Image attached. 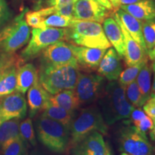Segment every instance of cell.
I'll list each match as a JSON object with an SVG mask.
<instances>
[{
  "instance_id": "681fc988",
  "label": "cell",
  "mask_w": 155,
  "mask_h": 155,
  "mask_svg": "<svg viewBox=\"0 0 155 155\" xmlns=\"http://www.w3.org/2000/svg\"><path fill=\"white\" fill-rule=\"evenodd\" d=\"M2 120H1V119H0V124H1V123H2Z\"/></svg>"
},
{
  "instance_id": "277c9868",
  "label": "cell",
  "mask_w": 155,
  "mask_h": 155,
  "mask_svg": "<svg viewBox=\"0 0 155 155\" xmlns=\"http://www.w3.org/2000/svg\"><path fill=\"white\" fill-rule=\"evenodd\" d=\"M95 131L106 135L108 125L104 121L100 109L96 106H89L75 114L70 127V147H74Z\"/></svg>"
},
{
  "instance_id": "f35d334b",
  "label": "cell",
  "mask_w": 155,
  "mask_h": 155,
  "mask_svg": "<svg viewBox=\"0 0 155 155\" xmlns=\"http://www.w3.org/2000/svg\"><path fill=\"white\" fill-rule=\"evenodd\" d=\"M141 0H114L113 6L115 8H119L121 5H129L137 3Z\"/></svg>"
},
{
  "instance_id": "4dcf8cb0",
  "label": "cell",
  "mask_w": 155,
  "mask_h": 155,
  "mask_svg": "<svg viewBox=\"0 0 155 155\" xmlns=\"http://www.w3.org/2000/svg\"><path fill=\"white\" fill-rule=\"evenodd\" d=\"M126 96L133 107L141 108L144 104L140 89L136 80L126 86Z\"/></svg>"
},
{
  "instance_id": "d6986e66",
  "label": "cell",
  "mask_w": 155,
  "mask_h": 155,
  "mask_svg": "<svg viewBox=\"0 0 155 155\" xmlns=\"http://www.w3.org/2000/svg\"><path fill=\"white\" fill-rule=\"evenodd\" d=\"M116 14L122 22L126 30L134 40L147 53L142 32V22L121 9H118Z\"/></svg>"
},
{
  "instance_id": "f546056e",
  "label": "cell",
  "mask_w": 155,
  "mask_h": 155,
  "mask_svg": "<svg viewBox=\"0 0 155 155\" xmlns=\"http://www.w3.org/2000/svg\"><path fill=\"white\" fill-rule=\"evenodd\" d=\"M147 59H148V58H147L141 63L135 65H132V66H128L125 70L122 71L119 77V79H118L120 84L126 87L129 84H130L131 82H133L134 81H135L139 71L142 68L143 65H144Z\"/></svg>"
},
{
  "instance_id": "7a4b0ae2",
  "label": "cell",
  "mask_w": 155,
  "mask_h": 155,
  "mask_svg": "<svg viewBox=\"0 0 155 155\" xmlns=\"http://www.w3.org/2000/svg\"><path fill=\"white\" fill-rule=\"evenodd\" d=\"M80 73L78 67L71 65H40L39 82L54 95L64 90H74Z\"/></svg>"
},
{
  "instance_id": "30bf717a",
  "label": "cell",
  "mask_w": 155,
  "mask_h": 155,
  "mask_svg": "<svg viewBox=\"0 0 155 155\" xmlns=\"http://www.w3.org/2000/svg\"><path fill=\"white\" fill-rule=\"evenodd\" d=\"M113 9L109 0H78L74 4L73 18L101 24Z\"/></svg>"
},
{
  "instance_id": "7bdbcfd3",
  "label": "cell",
  "mask_w": 155,
  "mask_h": 155,
  "mask_svg": "<svg viewBox=\"0 0 155 155\" xmlns=\"http://www.w3.org/2000/svg\"><path fill=\"white\" fill-rule=\"evenodd\" d=\"M106 155H113L112 154V152H111V150H110L109 146L108 147V150H107V152H106Z\"/></svg>"
},
{
  "instance_id": "ab89813d",
  "label": "cell",
  "mask_w": 155,
  "mask_h": 155,
  "mask_svg": "<svg viewBox=\"0 0 155 155\" xmlns=\"http://www.w3.org/2000/svg\"><path fill=\"white\" fill-rule=\"evenodd\" d=\"M147 55L149 56V58H150L152 62L155 61V45L152 50H150V51L147 53Z\"/></svg>"
},
{
  "instance_id": "f1b7e54d",
  "label": "cell",
  "mask_w": 155,
  "mask_h": 155,
  "mask_svg": "<svg viewBox=\"0 0 155 155\" xmlns=\"http://www.w3.org/2000/svg\"><path fill=\"white\" fill-rule=\"evenodd\" d=\"M19 135L26 144L36 146L37 141L33 124L30 117L27 118L19 124Z\"/></svg>"
},
{
  "instance_id": "d6a6232c",
  "label": "cell",
  "mask_w": 155,
  "mask_h": 155,
  "mask_svg": "<svg viewBox=\"0 0 155 155\" xmlns=\"http://www.w3.org/2000/svg\"><path fill=\"white\" fill-rule=\"evenodd\" d=\"M23 62L20 57L15 55V53H0V73L4 70L13 65L21 66L23 65Z\"/></svg>"
},
{
  "instance_id": "8992f818",
  "label": "cell",
  "mask_w": 155,
  "mask_h": 155,
  "mask_svg": "<svg viewBox=\"0 0 155 155\" xmlns=\"http://www.w3.org/2000/svg\"><path fill=\"white\" fill-rule=\"evenodd\" d=\"M25 8L12 22L0 30V53L12 54L28 43L30 29L25 19Z\"/></svg>"
},
{
  "instance_id": "7dc6e473",
  "label": "cell",
  "mask_w": 155,
  "mask_h": 155,
  "mask_svg": "<svg viewBox=\"0 0 155 155\" xmlns=\"http://www.w3.org/2000/svg\"><path fill=\"white\" fill-rule=\"evenodd\" d=\"M110 2H111L112 3V5H113V2H114V0H109Z\"/></svg>"
},
{
  "instance_id": "603a6c76",
  "label": "cell",
  "mask_w": 155,
  "mask_h": 155,
  "mask_svg": "<svg viewBox=\"0 0 155 155\" xmlns=\"http://www.w3.org/2000/svg\"><path fill=\"white\" fill-rule=\"evenodd\" d=\"M75 114V112L68 111L65 108L54 105L50 102L43 110L42 116L60 122L70 129Z\"/></svg>"
},
{
  "instance_id": "8fae6325",
  "label": "cell",
  "mask_w": 155,
  "mask_h": 155,
  "mask_svg": "<svg viewBox=\"0 0 155 155\" xmlns=\"http://www.w3.org/2000/svg\"><path fill=\"white\" fill-rule=\"evenodd\" d=\"M40 61V65H71L79 68L71 44L63 41L55 42L45 48L41 53Z\"/></svg>"
},
{
  "instance_id": "c3c4849f",
  "label": "cell",
  "mask_w": 155,
  "mask_h": 155,
  "mask_svg": "<svg viewBox=\"0 0 155 155\" xmlns=\"http://www.w3.org/2000/svg\"><path fill=\"white\" fill-rule=\"evenodd\" d=\"M24 155H29V154H28V152H27L26 153H25V154Z\"/></svg>"
},
{
  "instance_id": "83f0119b",
  "label": "cell",
  "mask_w": 155,
  "mask_h": 155,
  "mask_svg": "<svg viewBox=\"0 0 155 155\" xmlns=\"http://www.w3.org/2000/svg\"><path fill=\"white\" fill-rule=\"evenodd\" d=\"M72 17L64 16L53 14L45 17L42 22V28L45 27H53L58 28H69L74 20Z\"/></svg>"
},
{
  "instance_id": "52a82bcc",
  "label": "cell",
  "mask_w": 155,
  "mask_h": 155,
  "mask_svg": "<svg viewBox=\"0 0 155 155\" xmlns=\"http://www.w3.org/2000/svg\"><path fill=\"white\" fill-rule=\"evenodd\" d=\"M65 40H66V28H32L31 39L19 57L25 63L41 54L48 46Z\"/></svg>"
},
{
  "instance_id": "ee69618b",
  "label": "cell",
  "mask_w": 155,
  "mask_h": 155,
  "mask_svg": "<svg viewBox=\"0 0 155 155\" xmlns=\"http://www.w3.org/2000/svg\"><path fill=\"white\" fill-rule=\"evenodd\" d=\"M152 71L155 72V61H153L152 63Z\"/></svg>"
},
{
  "instance_id": "836d02e7",
  "label": "cell",
  "mask_w": 155,
  "mask_h": 155,
  "mask_svg": "<svg viewBox=\"0 0 155 155\" xmlns=\"http://www.w3.org/2000/svg\"><path fill=\"white\" fill-rule=\"evenodd\" d=\"M136 129L143 134H148L154 127V121L150 116H146L139 121L133 124Z\"/></svg>"
},
{
  "instance_id": "cb8c5ba5",
  "label": "cell",
  "mask_w": 155,
  "mask_h": 155,
  "mask_svg": "<svg viewBox=\"0 0 155 155\" xmlns=\"http://www.w3.org/2000/svg\"><path fill=\"white\" fill-rule=\"evenodd\" d=\"M152 73V64L149 63L148 59H147L144 65H143L142 68L139 71L137 78H136V81H137L139 88L140 89L141 96H142L143 101L144 103L151 96Z\"/></svg>"
},
{
  "instance_id": "7402d4cb",
  "label": "cell",
  "mask_w": 155,
  "mask_h": 155,
  "mask_svg": "<svg viewBox=\"0 0 155 155\" xmlns=\"http://www.w3.org/2000/svg\"><path fill=\"white\" fill-rule=\"evenodd\" d=\"M50 102L70 111L75 112L81 107L74 90H64L56 94L50 95Z\"/></svg>"
},
{
  "instance_id": "d4e9b609",
  "label": "cell",
  "mask_w": 155,
  "mask_h": 155,
  "mask_svg": "<svg viewBox=\"0 0 155 155\" xmlns=\"http://www.w3.org/2000/svg\"><path fill=\"white\" fill-rule=\"evenodd\" d=\"M18 66L13 65L0 73V98L16 91Z\"/></svg>"
},
{
  "instance_id": "2e32d148",
  "label": "cell",
  "mask_w": 155,
  "mask_h": 155,
  "mask_svg": "<svg viewBox=\"0 0 155 155\" xmlns=\"http://www.w3.org/2000/svg\"><path fill=\"white\" fill-rule=\"evenodd\" d=\"M114 17L119 23L124 37L125 55L124 58L126 64L128 66H132L142 62L147 58V53L129 35L116 13Z\"/></svg>"
},
{
  "instance_id": "9a60e30c",
  "label": "cell",
  "mask_w": 155,
  "mask_h": 155,
  "mask_svg": "<svg viewBox=\"0 0 155 155\" xmlns=\"http://www.w3.org/2000/svg\"><path fill=\"white\" fill-rule=\"evenodd\" d=\"M121 57L114 48H108L98 65V74L108 81H117L122 71Z\"/></svg>"
},
{
  "instance_id": "7c38bea8",
  "label": "cell",
  "mask_w": 155,
  "mask_h": 155,
  "mask_svg": "<svg viewBox=\"0 0 155 155\" xmlns=\"http://www.w3.org/2000/svg\"><path fill=\"white\" fill-rule=\"evenodd\" d=\"M27 111L26 99L21 93L15 91L0 98V119L2 122L15 118L24 119Z\"/></svg>"
},
{
  "instance_id": "e575fe53",
  "label": "cell",
  "mask_w": 155,
  "mask_h": 155,
  "mask_svg": "<svg viewBox=\"0 0 155 155\" xmlns=\"http://www.w3.org/2000/svg\"><path fill=\"white\" fill-rule=\"evenodd\" d=\"M25 21L29 27L32 28H42V22L45 19L37 12L28 11L25 15Z\"/></svg>"
},
{
  "instance_id": "9c48e42d",
  "label": "cell",
  "mask_w": 155,
  "mask_h": 155,
  "mask_svg": "<svg viewBox=\"0 0 155 155\" xmlns=\"http://www.w3.org/2000/svg\"><path fill=\"white\" fill-rule=\"evenodd\" d=\"M106 85L102 75L80 73L74 89L80 106L91 104L98 99Z\"/></svg>"
},
{
  "instance_id": "1f68e13d",
  "label": "cell",
  "mask_w": 155,
  "mask_h": 155,
  "mask_svg": "<svg viewBox=\"0 0 155 155\" xmlns=\"http://www.w3.org/2000/svg\"><path fill=\"white\" fill-rule=\"evenodd\" d=\"M142 32L148 53L155 45V19L142 22Z\"/></svg>"
},
{
  "instance_id": "bcb514c9",
  "label": "cell",
  "mask_w": 155,
  "mask_h": 155,
  "mask_svg": "<svg viewBox=\"0 0 155 155\" xmlns=\"http://www.w3.org/2000/svg\"><path fill=\"white\" fill-rule=\"evenodd\" d=\"M120 155H131V154H128V153H126V152H121V154H120Z\"/></svg>"
},
{
  "instance_id": "44dd1931",
  "label": "cell",
  "mask_w": 155,
  "mask_h": 155,
  "mask_svg": "<svg viewBox=\"0 0 155 155\" xmlns=\"http://www.w3.org/2000/svg\"><path fill=\"white\" fill-rule=\"evenodd\" d=\"M39 81L38 71L32 63H26L17 69L16 91L25 94L35 83Z\"/></svg>"
},
{
  "instance_id": "b9f144b4",
  "label": "cell",
  "mask_w": 155,
  "mask_h": 155,
  "mask_svg": "<svg viewBox=\"0 0 155 155\" xmlns=\"http://www.w3.org/2000/svg\"><path fill=\"white\" fill-rule=\"evenodd\" d=\"M154 73V79H153V83L152 86V91H151V96H155V72L153 71Z\"/></svg>"
},
{
  "instance_id": "5bb4252c",
  "label": "cell",
  "mask_w": 155,
  "mask_h": 155,
  "mask_svg": "<svg viewBox=\"0 0 155 155\" xmlns=\"http://www.w3.org/2000/svg\"><path fill=\"white\" fill-rule=\"evenodd\" d=\"M108 145L105 143L102 134H91L72 147L73 155H106Z\"/></svg>"
},
{
  "instance_id": "d590c367",
  "label": "cell",
  "mask_w": 155,
  "mask_h": 155,
  "mask_svg": "<svg viewBox=\"0 0 155 155\" xmlns=\"http://www.w3.org/2000/svg\"><path fill=\"white\" fill-rule=\"evenodd\" d=\"M12 11L6 0H0V28L12 17Z\"/></svg>"
},
{
  "instance_id": "f6af8a7d",
  "label": "cell",
  "mask_w": 155,
  "mask_h": 155,
  "mask_svg": "<svg viewBox=\"0 0 155 155\" xmlns=\"http://www.w3.org/2000/svg\"><path fill=\"white\" fill-rule=\"evenodd\" d=\"M30 155H41L40 153H38V152H35V151H33L32 153H31Z\"/></svg>"
},
{
  "instance_id": "6da1fadb",
  "label": "cell",
  "mask_w": 155,
  "mask_h": 155,
  "mask_svg": "<svg viewBox=\"0 0 155 155\" xmlns=\"http://www.w3.org/2000/svg\"><path fill=\"white\" fill-rule=\"evenodd\" d=\"M101 112L106 124L113 125L121 120L129 119L134 107L127 100L126 87L119 81H109L98 98Z\"/></svg>"
},
{
  "instance_id": "e0dca14e",
  "label": "cell",
  "mask_w": 155,
  "mask_h": 155,
  "mask_svg": "<svg viewBox=\"0 0 155 155\" xmlns=\"http://www.w3.org/2000/svg\"><path fill=\"white\" fill-rule=\"evenodd\" d=\"M50 94L45 89L39 81L29 88L28 103L30 118L34 117L38 112L43 111L50 103Z\"/></svg>"
},
{
  "instance_id": "8d00e7d4",
  "label": "cell",
  "mask_w": 155,
  "mask_h": 155,
  "mask_svg": "<svg viewBox=\"0 0 155 155\" xmlns=\"http://www.w3.org/2000/svg\"><path fill=\"white\" fill-rule=\"evenodd\" d=\"M142 109L147 116L155 121V96H151L150 98L142 106Z\"/></svg>"
},
{
  "instance_id": "4316f807",
  "label": "cell",
  "mask_w": 155,
  "mask_h": 155,
  "mask_svg": "<svg viewBox=\"0 0 155 155\" xmlns=\"http://www.w3.org/2000/svg\"><path fill=\"white\" fill-rule=\"evenodd\" d=\"M27 152L26 143L19 137L6 143L0 149V155H24Z\"/></svg>"
},
{
  "instance_id": "484cf974",
  "label": "cell",
  "mask_w": 155,
  "mask_h": 155,
  "mask_svg": "<svg viewBox=\"0 0 155 155\" xmlns=\"http://www.w3.org/2000/svg\"><path fill=\"white\" fill-rule=\"evenodd\" d=\"M19 119H12L2 122L0 124V149L8 141L12 140L19 135Z\"/></svg>"
},
{
  "instance_id": "4fadbf2b",
  "label": "cell",
  "mask_w": 155,
  "mask_h": 155,
  "mask_svg": "<svg viewBox=\"0 0 155 155\" xmlns=\"http://www.w3.org/2000/svg\"><path fill=\"white\" fill-rule=\"evenodd\" d=\"M71 48L76 58L79 69L85 72L96 71L106 52V49L83 47L73 44H71Z\"/></svg>"
},
{
  "instance_id": "3957f363",
  "label": "cell",
  "mask_w": 155,
  "mask_h": 155,
  "mask_svg": "<svg viewBox=\"0 0 155 155\" xmlns=\"http://www.w3.org/2000/svg\"><path fill=\"white\" fill-rule=\"evenodd\" d=\"M66 40L71 44L88 48L108 49L111 45L101 23L74 19L66 28Z\"/></svg>"
},
{
  "instance_id": "ba28073f",
  "label": "cell",
  "mask_w": 155,
  "mask_h": 155,
  "mask_svg": "<svg viewBox=\"0 0 155 155\" xmlns=\"http://www.w3.org/2000/svg\"><path fill=\"white\" fill-rule=\"evenodd\" d=\"M124 124L125 126L120 129L118 134L119 150L131 155H155V145L147 135L139 132L129 121Z\"/></svg>"
},
{
  "instance_id": "60d3db41",
  "label": "cell",
  "mask_w": 155,
  "mask_h": 155,
  "mask_svg": "<svg viewBox=\"0 0 155 155\" xmlns=\"http://www.w3.org/2000/svg\"><path fill=\"white\" fill-rule=\"evenodd\" d=\"M149 134H150L151 139L152 141H155V121H154V127H153L152 129Z\"/></svg>"
},
{
  "instance_id": "74e56055",
  "label": "cell",
  "mask_w": 155,
  "mask_h": 155,
  "mask_svg": "<svg viewBox=\"0 0 155 155\" xmlns=\"http://www.w3.org/2000/svg\"><path fill=\"white\" fill-rule=\"evenodd\" d=\"M78 0H47L46 3L48 7H56V6H63L74 3Z\"/></svg>"
},
{
  "instance_id": "5b68a950",
  "label": "cell",
  "mask_w": 155,
  "mask_h": 155,
  "mask_svg": "<svg viewBox=\"0 0 155 155\" xmlns=\"http://www.w3.org/2000/svg\"><path fill=\"white\" fill-rule=\"evenodd\" d=\"M35 127L38 140L52 152L61 154L70 147V129L60 122L41 115Z\"/></svg>"
},
{
  "instance_id": "ffe728a7",
  "label": "cell",
  "mask_w": 155,
  "mask_h": 155,
  "mask_svg": "<svg viewBox=\"0 0 155 155\" xmlns=\"http://www.w3.org/2000/svg\"><path fill=\"white\" fill-rule=\"evenodd\" d=\"M120 9L132 15L141 22L155 19L154 0H141L129 5H121Z\"/></svg>"
},
{
  "instance_id": "ac0fdd59",
  "label": "cell",
  "mask_w": 155,
  "mask_h": 155,
  "mask_svg": "<svg viewBox=\"0 0 155 155\" xmlns=\"http://www.w3.org/2000/svg\"><path fill=\"white\" fill-rule=\"evenodd\" d=\"M103 28L108 40L119 55L124 58L125 55V42L124 37L120 28L119 23L116 22L114 17H108L103 22Z\"/></svg>"
}]
</instances>
